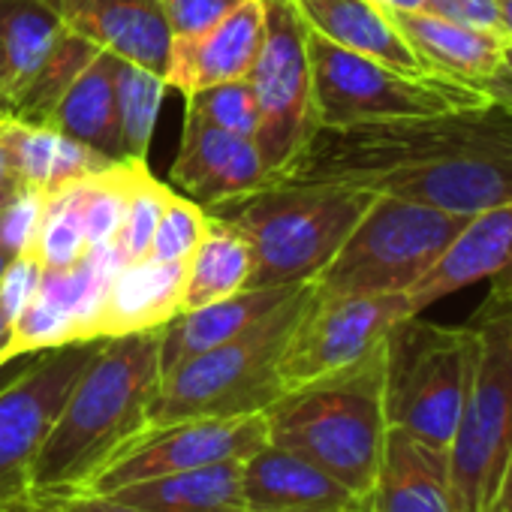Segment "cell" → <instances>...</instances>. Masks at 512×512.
<instances>
[{
	"mask_svg": "<svg viewBox=\"0 0 512 512\" xmlns=\"http://www.w3.org/2000/svg\"><path fill=\"white\" fill-rule=\"evenodd\" d=\"M160 341L163 326L100 341L37 452L31 488H85L151 425Z\"/></svg>",
	"mask_w": 512,
	"mask_h": 512,
	"instance_id": "cell-1",
	"label": "cell"
},
{
	"mask_svg": "<svg viewBox=\"0 0 512 512\" xmlns=\"http://www.w3.org/2000/svg\"><path fill=\"white\" fill-rule=\"evenodd\" d=\"M374 196L371 190L344 184L269 181L205 211L244 235L250 244V278L244 290H263L314 281Z\"/></svg>",
	"mask_w": 512,
	"mask_h": 512,
	"instance_id": "cell-2",
	"label": "cell"
},
{
	"mask_svg": "<svg viewBox=\"0 0 512 512\" xmlns=\"http://www.w3.org/2000/svg\"><path fill=\"white\" fill-rule=\"evenodd\" d=\"M269 443L296 452L335 476L353 494L368 497L383 440V347L362 365L290 389L269 410Z\"/></svg>",
	"mask_w": 512,
	"mask_h": 512,
	"instance_id": "cell-3",
	"label": "cell"
},
{
	"mask_svg": "<svg viewBox=\"0 0 512 512\" xmlns=\"http://www.w3.org/2000/svg\"><path fill=\"white\" fill-rule=\"evenodd\" d=\"M308 296L311 281L299 284L275 311L260 317L235 338L163 374L151 407V425L266 413L284 395L281 353Z\"/></svg>",
	"mask_w": 512,
	"mask_h": 512,
	"instance_id": "cell-4",
	"label": "cell"
},
{
	"mask_svg": "<svg viewBox=\"0 0 512 512\" xmlns=\"http://www.w3.org/2000/svg\"><path fill=\"white\" fill-rule=\"evenodd\" d=\"M476 338L470 389L449 446L455 512H485L512 452V290H497L470 317Z\"/></svg>",
	"mask_w": 512,
	"mask_h": 512,
	"instance_id": "cell-5",
	"label": "cell"
},
{
	"mask_svg": "<svg viewBox=\"0 0 512 512\" xmlns=\"http://www.w3.org/2000/svg\"><path fill=\"white\" fill-rule=\"evenodd\" d=\"M473 356L470 323L443 326L413 314L392 326L383 341L386 425L449 449L470 389Z\"/></svg>",
	"mask_w": 512,
	"mask_h": 512,
	"instance_id": "cell-6",
	"label": "cell"
},
{
	"mask_svg": "<svg viewBox=\"0 0 512 512\" xmlns=\"http://www.w3.org/2000/svg\"><path fill=\"white\" fill-rule=\"evenodd\" d=\"M467 217L377 193L329 266L311 281L317 296L410 293L440 260Z\"/></svg>",
	"mask_w": 512,
	"mask_h": 512,
	"instance_id": "cell-7",
	"label": "cell"
},
{
	"mask_svg": "<svg viewBox=\"0 0 512 512\" xmlns=\"http://www.w3.org/2000/svg\"><path fill=\"white\" fill-rule=\"evenodd\" d=\"M311 64V103L317 127H356L425 118L488 103L476 88L437 76H413L374 58L341 49L305 28Z\"/></svg>",
	"mask_w": 512,
	"mask_h": 512,
	"instance_id": "cell-8",
	"label": "cell"
},
{
	"mask_svg": "<svg viewBox=\"0 0 512 512\" xmlns=\"http://www.w3.org/2000/svg\"><path fill=\"white\" fill-rule=\"evenodd\" d=\"M247 82L260 112L253 145L263 157L269 181H278L317 130L305 25L290 0H266V37Z\"/></svg>",
	"mask_w": 512,
	"mask_h": 512,
	"instance_id": "cell-9",
	"label": "cell"
},
{
	"mask_svg": "<svg viewBox=\"0 0 512 512\" xmlns=\"http://www.w3.org/2000/svg\"><path fill=\"white\" fill-rule=\"evenodd\" d=\"M407 293L383 296H311L281 353L284 392L344 374L371 359L392 326L413 317Z\"/></svg>",
	"mask_w": 512,
	"mask_h": 512,
	"instance_id": "cell-10",
	"label": "cell"
},
{
	"mask_svg": "<svg viewBox=\"0 0 512 512\" xmlns=\"http://www.w3.org/2000/svg\"><path fill=\"white\" fill-rule=\"evenodd\" d=\"M269 443L266 413L226 416V419H178L148 425L133 437L85 488L109 494L145 479L196 470L220 461H244Z\"/></svg>",
	"mask_w": 512,
	"mask_h": 512,
	"instance_id": "cell-11",
	"label": "cell"
},
{
	"mask_svg": "<svg viewBox=\"0 0 512 512\" xmlns=\"http://www.w3.org/2000/svg\"><path fill=\"white\" fill-rule=\"evenodd\" d=\"M97 347L100 341H76L34 353L0 389V500L31 488L37 452Z\"/></svg>",
	"mask_w": 512,
	"mask_h": 512,
	"instance_id": "cell-12",
	"label": "cell"
},
{
	"mask_svg": "<svg viewBox=\"0 0 512 512\" xmlns=\"http://www.w3.org/2000/svg\"><path fill=\"white\" fill-rule=\"evenodd\" d=\"M479 281L512 290V202L470 214L407 299L413 311L422 314L434 302Z\"/></svg>",
	"mask_w": 512,
	"mask_h": 512,
	"instance_id": "cell-13",
	"label": "cell"
},
{
	"mask_svg": "<svg viewBox=\"0 0 512 512\" xmlns=\"http://www.w3.org/2000/svg\"><path fill=\"white\" fill-rule=\"evenodd\" d=\"M169 175L202 208L269 184L253 139L211 127L190 112H184L181 148Z\"/></svg>",
	"mask_w": 512,
	"mask_h": 512,
	"instance_id": "cell-14",
	"label": "cell"
},
{
	"mask_svg": "<svg viewBox=\"0 0 512 512\" xmlns=\"http://www.w3.org/2000/svg\"><path fill=\"white\" fill-rule=\"evenodd\" d=\"M241 494L247 512H359L365 503L308 458L272 443L244 458Z\"/></svg>",
	"mask_w": 512,
	"mask_h": 512,
	"instance_id": "cell-15",
	"label": "cell"
},
{
	"mask_svg": "<svg viewBox=\"0 0 512 512\" xmlns=\"http://www.w3.org/2000/svg\"><path fill=\"white\" fill-rule=\"evenodd\" d=\"M58 19L97 49L166 73L169 28L160 0H46Z\"/></svg>",
	"mask_w": 512,
	"mask_h": 512,
	"instance_id": "cell-16",
	"label": "cell"
},
{
	"mask_svg": "<svg viewBox=\"0 0 512 512\" xmlns=\"http://www.w3.org/2000/svg\"><path fill=\"white\" fill-rule=\"evenodd\" d=\"M266 37V0H241L205 37L187 46L169 43L166 88L190 97L199 88L247 79Z\"/></svg>",
	"mask_w": 512,
	"mask_h": 512,
	"instance_id": "cell-17",
	"label": "cell"
},
{
	"mask_svg": "<svg viewBox=\"0 0 512 512\" xmlns=\"http://www.w3.org/2000/svg\"><path fill=\"white\" fill-rule=\"evenodd\" d=\"M389 19L428 76L476 91L491 79L509 43L500 31L458 25L425 10H392Z\"/></svg>",
	"mask_w": 512,
	"mask_h": 512,
	"instance_id": "cell-18",
	"label": "cell"
},
{
	"mask_svg": "<svg viewBox=\"0 0 512 512\" xmlns=\"http://www.w3.org/2000/svg\"><path fill=\"white\" fill-rule=\"evenodd\" d=\"M365 503L374 512H455L449 449L404 428H386L377 476Z\"/></svg>",
	"mask_w": 512,
	"mask_h": 512,
	"instance_id": "cell-19",
	"label": "cell"
},
{
	"mask_svg": "<svg viewBox=\"0 0 512 512\" xmlns=\"http://www.w3.org/2000/svg\"><path fill=\"white\" fill-rule=\"evenodd\" d=\"M187 263L178 260H145L121 266L109 281L91 338H118L166 326L181 311Z\"/></svg>",
	"mask_w": 512,
	"mask_h": 512,
	"instance_id": "cell-20",
	"label": "cell"
},
{
	"mask_svg": "<svg viewBox=\"0 0 512 512\" xmlns=\"http://www.w3.org/2000/svg\"><path fill=\"white\" fill-rule=\"evenodd\" d=\"M0 145L10 157L19 187L43 193H55L118 163L49 124H28L10 115H0Z\"/></svg>",
	"mask_w": 512,
	"mask_h": 512,
	"instance_id": "cell-21",
	"label": "cell"
},
{
	"mask_svg": "<svg viewBox=\"0 0 512 512\" xmlns=\"http://www.w3.org/2000/svg\"><path fill=\"white\" fill-rule=\"evenodd\" d=\"M290 4L299 13L302 25L323 40L374 58L401 73L428 76L413 49L392 25L389 13L377 7L374 0H290Z\"/></svg>",
	"mask_w": 512,
	"mask_h": 512,
	"instance_id": "cell-22",
	"label": "cell"
},
{
	"mask_svg": "<svg viewBox=\"0 0 512 512\" xmlns=\"http://www.w3.org/2000/svg\"><path fill=\"white\" fill-rule=\"evenodd\" d=\"M67 25L46 0H0V115H13Z\"/></svg>",
	"mask_w": 512,
	"mask_h": 512,
	"instance_id": "cell-23",
	"label": "cell"
},
{
	"mask_svg": "<svg viewBox=\"0 0 512 512\" xmlns=\"http://www.w3.org/2000/svg\"><path fill=\"white\" fill-rule=\"evenodd\" d=\"M299 284L290 287H263V290H241L235 296H226L220 302L175 314L163 326L160 341V368L169 374L181 362L235 338L247 326H253L260 317L275 311Z\"/></svg>",
	"mask_w": 512,
	"mask_h": 512,
	"instance_id": "cell-24",
	"label": "cell"
},
{
	"mask_svg": "<svg viewBox=\"0 0 512 512\" xmlns=\"http://www.w3.org/2000/svg\"><path fill=\"white\" fill-rule=\"evenodd\" d=\"M244 461H220L109 491L145 512H247L241 494Z\"/></svg>",
	"mask_w": 512,
	"mask_h": 512,
	"instance_id": "cell-25",
	"label": "cell"
},
{
	"mask_svg": "<svg viewBox=\"0 0 512 512\" xmlns=\"http://www.w3.org/2000/svg\"><path fill=\"white\" fill-rule=\"evenodd\" d=\"M112 64L115 55L97 52L94 61L79 73V79L67 88L58 100L49 127L67 133L70 139L94 148L109 160H127L118 133V112H115V85H112Z\"/></svg>",
	"mask_w": 512,
	"mask_h": 512,
	"instance_id": "cell-26",
	"label": "cell"
},
{
	"mask_svg": "<svg viewBox=\"0 0 512 512\" xmlns=\"http://www.w3.org/2000/svg\"><path fill=\"white\" fill-rule=\"evenodd\" d=\"M247 278H250V244L244 241L241 232L211 217L202 244L187 260L178 314L241 293L247 287Z\"/></svg>",
	"mask_w": 512,
	"mask_h": 512,
	"instance_id": "cell-27",
	"label": "cell"
},
{
	"mask_svg": "<svg viewBox=\"0 0 512 512\" xmlns=\"http://www.w3.org/2000/svg\"><path fill=\"white\" fill-rule=\"evenodd\" d=\"M112 85H115V112H118V133L124 157L148 160V148L157 130V115L163 106L166 82L163 76L115 58L112 64Z\"/></svg>",
	"mask_w": 512,
	"mask_h": 512,
	"instance_id": "cell-28",
	"label": "cell"
},
{
	"mask_svg": "<svg viewBox=\"0 0 512 512\" xmlns=\"http://www.w3.org/2000/svg\"><path fill=\"white\" fill-rule=\"evenodd\" d=\"M97 52L100 49L91 40H85L82 34L67 28V34L61 37L58 49L52 52V58L46 61V67L40 70L34 85L25 91V97L19 100V106H16V112L10 118L28 121V124H49L58 100L79 79V73L94 61Z\"/></svg>",
	"mask_w": 512,
	"mask_h": 512,
	"instance_id": "cell-29",
	"label": "cell"
},
{
	"mask_svg": "<svg viewBox=\"0 0 512 512\" xmlns=\"http://www.w3.org/2000/svg\"><path fill=\"white\" fill-rule=\"evenodd\" d=\"M88 250L91 247L85 238L76 184L46 193V208H43V220L31 244V253L43 263L46 272H64L76 266Z\"/></svg>",
	"mask_w": 512,
	"mask_h": 512,
	"instance_id": "cell-30",
	"label": "cell"
},
{
	"mask_svg": "<svg viewBox=\"0 0 512 512\" xmlns=\"http://www.w3.org/2000/svg\"><path fill=\"white\" fill-rule=\"evenodd\" d=\"M169 187L163 181H157L148 169L145 160L136 163L133 169V184H130V199H127V211L121 220V229L112 241L115 256L121 266L139 263L151 250V238L157 229V220L163 214V205L169 199Z\"/></svg>",
	"mask_w": 512,
	"mask_h": 512,
	"instance_id": "cell-31",
	"label": "cell"
},
{
	"mask_svg": "<svg viewBox=\"0 0 512 512\" xmlns=\"http://www.w3.org/2000/svg\"><path fill=\"white\" fill-rule=\"evenodd\" d=\"M184 106L190 115L202 118L205 124L220 127L235 136H247V139H253L256 121H260L256 97L247 79H232V82L199 88L190 97H184Z\"/></svg>",
	"mask_w": 512,
	"mask_h": 512,
	"instance_id": "cell-32",
	"label": "cell"
},
{
	"mask_svg": "<svg viewBox=\"0 0 512 512\" xmlns=\"http://www.w3.org/2000/svg\"><path fill=\"white\" fill-rule=\"evenodd\" d=\"M208 226H211V217L199 202L169 193V199L163 205V214L157 220L148 256H151V260L187 263L193 256V250L202 244Z\"/></svg>",
	"mask_w": 512,
	"mask_h": 512,
	"instance_id": "cell-33",
	"label": "cell"
},
{
	"mask_svg": "<svg viewBox=\"0 0 512 512\" xmlns=\"http://www.w3.org/2000/svg\"><path fill=\"white\" fill-rule=\"evenodd\" d=\"M0 512H145L115 494L91 488H28L0 500Z\"/></svg>",
	"mask_w": 512,
	"mask_h": 512,
	"instance_id": "cell-34",
	"label": "cell"
},
{
	"mask_svg": "<svg viewBox=\"0 0 512 512\" xmlns=\"http://www.w3.org/2000/svg\"><path fill=\"white\" fill-rule=\"evenodd\" d=\"M160 4L169 28V43L187 46L205 37L241 0H160Z\"/></svg>",
	"mask_w": 512,
	"mask_h": 512,
	"instance_id": "cell-35",
	"label": "cell"
},
{
	"mask_svg": "<svg viewBox=\"0 0 512 512\" xmlns=\"http://www.w3.org/2000/svg\"><path fill=\"white\" fill-rule=\"evenodd\" d=\"M43 208H46V193L31 187H19L7 199V205L0 208V247L10 256L31 250L43 220Z\"/></svg>",
	"mask_w": 512,
	"mask_h": 512,
	"instance_id": "cell-36",
	"label": "cell"
},
{
	"mask_svg": "<svg viewBox=\"0 0 512 512\" xmlns=\"http://www.w3.org/2000/svg\"><path fill=\"white\" fill-rule=\"evenodd\" d=\"M43 275H46V269L31 250L13 256L7 272L0 275V308L7 311L10 320H16L31 305V299L40 293Z\"/></svg>",
	"mask_w": 512,
	"mask_h": 512,
	"instance_id": "cell-37",
	"label": "cell"
},
{
	"mask_svg": "<svg viewBox=\"0 0 512 512\" xmlns=\"http://www.w3.org/2000/svg\"><path fill=\"white\" fill-rule=\"evenodd\" d=\"M422 10L434 13L440 19L458 22V25L500 31V7H497V0H425Z\"/></svg>",
	"mask_w": 512,
	"mask_h": 512,
	"instance_id": "cell-38",
	"label": "cell"
},
{
	"mask_svg": "<svg viewBox=\"0 0 512 512\" xmlns=\"http://www.w3.org/2000/svg\"><path fill=\"white\" fill-rule=\"evenodd\" d=\"M482 94H485L491 103H500V106L512 109V40L506 43L497 70H494L491 79L482 85Z\"/></svg>",
	"mask_w": 512,
	"mask_h": 512,
	"instance_id": "cell-39",
	"label": "cell"
},
{
	"mask_svg": "<svg viewBox=\"0 0 512 512\" xmlns=\"http://www.w3.org/2000/svg\"><path fill=\"white\" fill-rule=\"evenodd\" d=\"M485 512H512V452H509V461L503 467V476H500V485L488 503Z\"/></svg>",
	"mask_w": 512,
	"mask_h": 512,
	"instance_id": "cell-40",
	"label": "cell"
},
{
	"mask_svg": "<svg viewBox=\"0 0 512 512\" xmlns=\"http://www.w3.org/2000/svg\"><path fill=\"white\" fill-rule=\"evenodd\" d=\"M19 181H16V172L10 166V157L4 151V145H0V190H16Z\"/></svg>",
	"mask_w": 512,
	"mask_h": 512,
	"instance_id": "cell-41",
	"label": "cell"
},
{
	"mask_svg": "<svg viewBox=\"0 0 512 512\" xmlns=\"http://www.w3.org/2000/svg\"><path fill=\"white\" fill-rule=\"evenodd\" d=\"M13 338V320L7 317V311L0 308V365H7V347Z\"/></svg>",
	"mask_w": 512,
	"mask_h": 512,
	"instance_id": "cell-42",
	"label": "cell"
},
{
	"mask_svg": "<svg viewBox=\"0 0 512 512\" xmlns=\"http://www.w3.org/2000/svg\"><path fill=\"white\" fill-rule=\"evenodd\" d=\"M500 7V34L512 40V0H497Z\"/></svg>",
	"mask_w": 512,
	"mask_h": 512,
	"instance_id": "cell-43",
	"label": "cell"
},
{
	"mask_svg": "<svg viewBox=\"0 0 512 512\" xmlns=\"http://www.w3.org/2000/svg\"><path fill=\"white\" fill-rule=\"evenodd\" d=\"M374 4L392 13V10H422L425 0H374Z\"/></svg>",
	"mask_w": 512,
	"mask_h": 512,
	"instance_id": "cell-44",
	"label": "cell"
},
{
	"mask_svg": "<svg viewBox=\"0 0 512 512\" xmlns=\"http://www.w3.org/2000/svg\"><path fill=\"white\" fill-rule=\"evenodd\" d=\"M10 263H13V256H10V253H7L4 247H0V275L7 272V266H10Z\"/></svg>",
	"mask_w": 512,
	"mask_h": 512,
	"instance_id": "cell-45",
	"label": "cell"
},
{
	"mask_svg": "<svg viewBox=\"0 0 512 512\" xmlns=\"http://www.w3.org/2000/svg\"><path fill=\"white\" fill-rule=\"evenodd\" d=\"M16 190H19V187H16ZM16 190H0V208H4V205H7V199H10V196H13Z\"/></svg>",
	"mask_w": 512,
	"mask_h": 512,
	"instance_id": "cell-46",
	"label": "cell"
},
{
	"mask_svg": "<svg viewBox=\"0 0 512 512\" xmlns=\"http://www.w3.org/2000/svg\"><path fill=\"white\" fill-rule=\"evenodd\" d=\"M359 512H374V509H371L368 503H362V509H359Z\"/></svg>",
	"mask_w": 512,
	"mask_h": 512,
	"instance_id": "cell-47",
	"label": "cell"
}]
</instances>
